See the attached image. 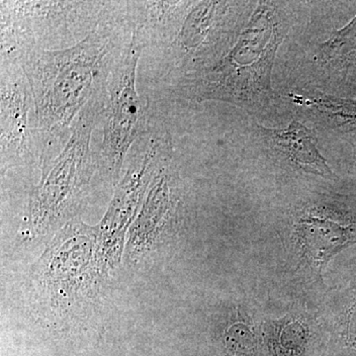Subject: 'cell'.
<instances>
[{
    "instance_id": "30bf717a",
    "label": "cell",
    "mask_w": 356,
    "mask_h": 356,
    "mask_svg": "<svg viewBox=\"0 0 356 356\" xmlns=\"http://www.w3.org/2000/svg\"><path fill=\"white\" fill-rule=\"evenodd\" d=\"M266 130L274 146L280 149L293 165L312 175L332 177L331 168L318 152L315 134L303 124L293 121L287 128Z\"/></svg>"
},
{
    "instance_id": "9c48e42d",
    "label": "cell",
    "mask_w": 356,
    "mask_h": 356,
    "mask_svg": "<svg viewBox=\"0 0 356 356\" xmlns=\"http://www.w3.org/2000/svg\"><path fill=\"white\" fill-rule=\"evenodd\" d=\"M261 336L264 356H317L322 350V322L305 313L264 321Z\"/></svg>"
},
{
    "instance_id": "8fae6325",
    "label": "cell",
    "mask_w": 356,
    "mask_h": 356,
    "mask_svg": "<svg viewBox=\"0 0 356 356\" xmlns=\"http://www.w3.org/2000/svg\"><path fill=\"white\" fill-rule=\"evenodd\" d=\"M222 356H262L261 325L242 307L227 318L222 334Z\"/></svg>"
},
{
    "instance_id": "52a82bcc",
    "label": "cell",
    "mask_w": 356,
    "mask_h": 356,
    "mask_svg": "<svg viewBox=\"0 0 356 356\" xmlns=\"http://www.w3.org/2000/svg\"><path fill=\"white\" fill-rule=\"evenodd\" d=\"M293 240L302 261L321 275L332 259L356 245V215H303L295 225Z\"/></svg>"
},
{
    "instance_id": "7c38bea8",
    "label": "cell",
    "mask_w": 356,
    "mask_h": 356,
    "mask_svg": "<svg viewBox=\"0 0 356 356\" xmlns=\"http://www.w3.org/2000/svg\"><path fill=\"white\" fill-rule=\"evenodd\" d=\"M218 4V2H200L188 14L178 34V42L185 50L195 48L205 39L214 23Z\"/></svg>"
},
{
    "instance_id": "7a4b0ae2",
    "label": "cell",
    "mask_w": 356,
    "mask_h": 356,
    "mask_svg": "<svg viewBox=\"0 0 356 356\" xmlns=\"http://www.w3.org/2000/svg\"><path fill=\"white\" fill-rule=\"evenodd\" d=\"M278 33L273 14L257 9L226 57L203 70L194 84L196 96L233 104H254L273 95L271 70Z\"/></svg>"
},
{
    "instance_id": "3957f363",
    "label": "cell",
    "mask_w": 356,
    "mask_h": 356,
    "mask_svg": "<svg viewBox=\"0 0 356 356\" xmlns=\"http://www.w3.org/2000/svg\"><path fill=\"white\" fill-rule=\"evenodd\" d=\"M107 89L86 105L77 118L64 151L42 172V180L30 201V219L47 228L76 209L97 165L90 149L91 135L103 118Z\"/></svg>"
},
{
    "instance_id": "6da1fadb",
    "label": "cell",
    "mask_w": 356,
    "mask_h": 356,
    "mask_svg": "<svg viewBox=\"0 0 356 356\" xmlns=\"http://www.w3.org/2000/svg\"><path fill=\"white\" fill-rule=\"evenodd\" d=\"M114 24L106 21L70 47L29 49L10 58L19 62L31 91L42 172L64 151L86 105L106 91L126 47L120 51L116 44Z\"/></svg>"
},
{
    "instance_id": "277c9868",
    "label": "cell",
    "mask_w": 356,
    "mask_h": 356,
    "mask_svg": "<svg viewBox=\"0 0 356 356\" xmlns=\"http://www.w3.org/2000/svg\"><path fill=\"white\" fill-rule=\"evenodd\" d=\"M114 2L1 1V58L29 49H48L51 42L76 31L88 36L108 20Z\"/></svg>"
},
{
    "instance_id": "ba28073f",
    "label": "cell",
    "mask_w": 356,
    "mask_h": 356,
    "mask_svg": "<svg viewBox=\"0 0 356 356\" xmlns=\"http://www.w3.org/2000/svg\"><path fill=\"white\" fill-rule=\"evenodd\" d=\"M355 252L341 268L325 306L327 356H356Z\"/></svg>"
},
{
    "instance_id": "8992f818",
    "label": "cell",
    "mask_w": 356,
    "mask_h": 356,
    "mask_svg": "<svg viewBox=\"0 0 356 356\" xmlns=\"http://www.w3.org/2000/svg\"><path fill=\"white\" fill-rule=\"evenodd\" d=\"M0 156L2 170L37 159L31 91L19 62L10 58H1Z\"/></svg>"
},
{
    "instance_id": "5b68a950",
    "label": "cell",
    "mask_w": 356,
    "mask_h": 356,
    "mask_svg": "<svg viewBox=\"0 0 356 356\" xmlns=\"http://www.w3.org/2000/svg\"><path fill=\"white\" fill-rule=\"evenodd\" d=\"M144 35L133 26L130 43L126 44L107 81L104 125L97 163L116 184L131 147L147 133V106L136 89V72L143 51Z\"/></svg>"
}]
</instances>
